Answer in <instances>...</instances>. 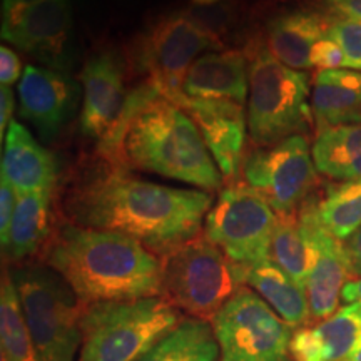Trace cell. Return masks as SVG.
I'll return each mask as SVG.
<instances>
[{"instance_id":"44dd1931","label":"cell","mask_w":361,"mask_h":361,"mask_svg":"<svg viewBox=\"0 0 361 361\" xmlns=\"http://www.w3.org/2000/svg\"><path fill=\"white\" fill-rule=\"evenodd\" d=\"M56 228L52 192L19 194L7 245L2 247L4 261L13 266L32 263L42 256Z\"/></svg>"},{"instance_id":"f546056e","label":"cell","mask_w":361,"mask_h":361,"mask_svg":"<svg viewBox=\"0 0 361 361\" xmlns=\"http://www.w3.org/2000/svg\"><path fill=\"white\" fill-rule=\"evenodd\" d=\"M324 13L328 16L326 35L340 45L345 54L346 69L361 71V22L328 12Z\"/></svg>"},{"instance_id":"484cf974","label":"cell","mask_w":361,"mask_h":361,"mask_svg":"<svg viewBox=\"0 0 361 361\" xmlns=\"http://www.w3.org/2000/svg\"><path fill=\"white\" fill-rule=\"evenodd\" d=\"M0 360L42 361L27 329L8 268L4 269L0 288Z\"/></svg>"},{"instance_id":"2e32d148","label":"cell","mask_w":361,"mask_h":361,"mask_svg":"<svg viewBox=\"0 0 361 361\" xmlns=\"http://www.w3.org/2000/svg\"><path fill=\"white\" fill-rule=\"evenodd\" d=\"M20 116L45 139L67 124L78 106V85L52 69L27 66L19 82Z\"/></svg>"},{"instance_id":"5bb4252c","label":"cell","mask_w":361,"mask_h":361,"mask_svg":"<svg viewBox=\"0 0 361 361\" xmlns=\"http://www.w3.org/2000/svg\"><path fill=\"white\" fill-rule=\"evenodd\" d=\"M171 102L186 111L197 126L223 178L228 180L236 178L246 154L247 117L243 104L194 99L184 94Z\"/></svg>"},{"instance_id":"e575fe53","label":"cell","mask_w":361,"mask_h":361,"mask_svg":"<svg viewBox=\"0 0 361 361\" xmlns=\"http://www.w3.org/2000/svg\"><path fill=\"white\" fill-rule=\"evenodd\" d=\"M346 259H348L351 279L361 278V228L355 234L343 241Z\"/></svg>"},{"instance_id":"30bf717a","label":"cell","mask_w":361,"mask_h":361,"mask_svg":"<svg viewBox=\"0 0 361 361\" xmlns=\"http://www.w3.org/2000/svg\"><path fill=\"white\" fill-rule=\"evenodd\" d=\"M278 214L246 184L221 189L204 221V236L231 263L250 269L271 258Z\"/></svg>"},{"instance_id":"1f68e13d","label":"cell","mask_w":361,"mask_h":361,"mask_svg":"<svg viewBox=\"0 0 361 361\" xmlns=\"http://www.w3.org/2000/svg\"><path fill=\"white\" fill-rule=\"evenodd\" d=\"M17 197H19V192L16 191V188L6 178L0 179V243H2V247L7 245Z\"/></svg>"},{"instance_id":"7a4b0ae2","label":"cell","mask_w":361,"mask_h":361,"mask_svg":"<svg viewBox=\"0 0 361 361\" xmlns=\"http://www.w3.org/2000/svg\"><path fill=\"white\" fill-rule=\"evenodd\" d=\"M97 156L206 192L223 188V174L194 121L144 79L129 90L119 119L99 141Z\"/></svg>"},{"instance_id":"ffe728a7","label":"cell","mask_w":361,"mask_h":361,"mask_svg":"<svg viewBox=\"0 0 361 361\" xmlns=\"http://www.w3.org/2000/svg\"><path fill=\"white\" fill-rule=\"evenodd\" d=\"M361 340V306L345 305L313 326L296 329L291 340L295 361H346Z\"/></svg>"},{"instance_id":"6da1fadb","label":"cell","mask_w":361,"mask_h":361,"mask_svg":"<svg viewBox=\"0 0 361 361\" xmlns=\"http://www.w3.org/2000/svg\"><path fill=\"white\" fill-rule=\"evenodd\" d=\"M97 157L67 184L61 204L64 221L123 233L161 259L200 236L214 204L211 192L151 183Z\"/></svg>"},{"instance_id":"9c48e42d","label":"cell","mask_w":361,"mask_h":361,"mask_svg":"<svg viewBox=\"0 0 361 361\" xmlns=\"http://www.w3.org/2000/svg\"><path fill=\"white\" fill-rule=\"evenodd\" d=\"M219 361H295L288 326L251 288L243 286L211 319Z\"/></svg>"},{"instance_id":"ba28073f","label":"cell","mask_w":361,"mask_h":361,"mask_svg":"<svg viewBox=\"0 0 361 361\" xmlns=\"http://www.w3.org/2000/svg\"><path fill=\"white\" fill-rule=\"evenodd\" d=\"M224 42L197 25L184 11L156 19L137 39L133 64L169 101L183 94L189 67L202 54L223 51Z\"/></svg>"},{"instance_id":"9a60e30c","label":"cell","mask_w":361,"mask_h":361,"mask_svg":"<svg viewBox=\"0 0 361 361\" xmlns=\"http://www.w3.org/2000/svg\"><path fill=\"white\" fill-rule=\"evenodd\" d=\"M80 80L84 89L80 130L101 141L119 119L128 99L126 66L112 49H99L84 62Z\"/></svg>"},{"instance_id":"ac0fdd59","label":"cell","mask_w":361,"mask_h":361,"mask_svg":"<svg viewBox=\"0 0 361 361\" xmlns=\"http://www.w3.org/2000/svg\"><path fill=\"white\" fill-rule=\"evenodd\" d=\"M250 92V62L239 49L202 54L189 67L183 94L194 99H219L245 104Z\"/></svg>"},{"instance_id":"4dcf8cb0","label":"cell","mask_w":361,"mask_h":361,"mask_svg":"<svg viewBox=\"0 0 361 361\" xmlns=\"http://www.w3.org/2000/svg\"><path fill=\"white\" fill-rule=\"evenodd\" d=\"M313 69L328 71V69H346L345 54L340 45L333 42L331 39L324 37L322 42L316 45L313 54Z\"/></svg>"},{"instance_id":"4316f807","label":"cell","mask_w":361,"mask_h":361,"mask_svg":"<svg viewBox=\"0 0 361 361\" xmlns=\"http://www.w3.org/2000/svg\"><path fill=\"white\" fill-rule=\"evenodd\" d=\"M271 259L306 290L313 261V247L300 214L278 216L271 241Z\"/></svg>"},{"instance_id":"836d02e7","label":"cell","mask_w":361,"mask_h":361,"mask_svg":"<svg viewBox=\"0 0 361 361\" xmlns=\"http://www.w3.org/2000/svg\"><path fill=\"white\" fill-rule=\"evenodd\" d=\"M319 8L333 16L348 17L361 22V0H322Z\"/></svg>"},{"instance_id":"83f0119b","label":"cell","mask_w":361,"mask_h":361,"mask_svg":"<svg viewBox=\"0 0 361 361\" xmlns=\"http://www.w3.org/2000/svg\"><path fill=\"white\" fill-rule=\"evenodd\" d=\"M319 223L340 241H346L361 228V179L333 184L314 201Z\"/></svg>"},{"instance_id":"8d00e7d4","label":"cell","mask_w":361,"mask_h":361,"mask_svg":"<svg viewBox=\"0 0 361 361\" xmlns=\"http://www.w3.org/2000/svg\"><path fill=\"white\" fill-rule=\"evenodd\" d=\"M341 301H345L346 305L361 306V278L350 279V281L345 284L341 293Z\"/></svg>"},{"instance_id":"3957f363","label":"cell","mask_w":361,"mask_h":361,"mask_svg":"<svg viewBox=\"0 0 361 361\" xmlns=\"http://www.w3.org/2000/svg\"><path fill=\"white\" fill-rule=\"evenodd\" d=\"M40 261L57 271L84 306L161 296L162 259L137 239L57 224Z\"/></svg>"},{"instance_id":"74e56055","label":"cell","mask_w":361,"mask_h":361,"mask_svg":"<svg viewBox=\"0 0 361 361\" xmlns=\"http://www.w3.org/2000/svg\"><path fill=\"white\" fill-rule=\"evenodd\" d=\"M346 361H361V340L358 343V346L353 350V353H351Z\"/></svg>"},{"instance_id":"52a82bcc","label":"cell","mask_w":361,"mask_h":361,"mask_svg":"<svg viewBox=\"0 0 361 361\" xmlns=\"http://www.w3.org/2000/svg\"><path fill=\"white\" fill-rule=\"evenodd\" d=\"M246 269L200 234L162 258V293L183 316L209 322L241 290Z\"/></svg>"},{"instance_id":"7c38bea8","label":"cell","mask_w":361,"mask_h":361,"mask_svg":"<svg viewBox=\"0 0 361 361\" xmlns=\"http://www.w3.org/2000/svg\"><path fill=\"white\" fill-rule=\"evenodd\" d=\"M72 25L71 0H4L2 39L42 61L66 51Z\"/></svg>"},{"instance_id":"603a6c76","label":"cell","mask_w":361,"mask_h":361,"mask_svg":"<svg viewBox=\"0 0 361 361\" xmlns=\"http://www.w3.org/2000/svg\"><path fill=\"white\" fill-rule=\"evenodd\" d=\"M245 284L258 293L295 331L308 326L313 319L305 288L284 273L271 258L246 269Z\"/></svg>"},{"instance_id":"d6a6232c","label":"cell","mask_w":361,"mask_h":361,"mask_svg":"<svg viewBox=\"0 0 361 361\" xmlns=\"http://www.w3.org/2000/svg\"><path fill=\"white\" fill-rule=\"evenodd\" d=\"M20 59L7 45L0 47V82L2 87H11L20 78Z\"/></svg>"},{"instance_id":"f1b7e54d","label":"cell","mask_w":361,"mask_h":361,"mask_svg":"<svg viewBox=\"0 0 361 361\" xmlns=\"http://www.w3.org/2000/svg\"><path fill=\"white\" fill-rule=\"evenodd\" d=\"M245 12L239 0H191L184 8L188 17L221 42L243 24Z\"/></svg>"},{"instance_id":"8fae6325","label":"cell","mask_w":361,"mask_h":361,"mask_svg":"<svg viewBox=\"0 0 361 361\" xmlns=\"http://www.w3.org/2000/svg\"><path fill=\"white\" fill-rule=\"evenodd\" d=\"M241 176L246 186L258 192L279 218L296 214L316 184L308 139L296 134L273 146H251L243 159Z\"/></svg>"},{"instance_id":"d4e9b609","label":"cell","mask_w":361,"mask_h":361,"mask_svg":"<svg viewBox=\"0 0 361 361\" xmlns=\"http://www.w3.org/2000/svg\"><path fill=\"white\" fill-rule=\"evenodd\" d=\"M219 346L209 322L184 316L173 331L137 361H219Z\"/></svg>"},{"instance_id":"5b68a950","label":"cell","mask_w":361,"mask_h":361,"mask_svg":"<svg viewBox=\"0 0 361 361\" xmlns=\"http://www.w3.org/2000/svg\"><path fill=\"white\" fill-rule=\"evenodd\" d=\"M27 329L42 361H78L85 306L71 284L42 261L8 268Z\"/></svg>"},{"instance_id":"7402d4cb","label":"cell","mask_w":361,"mask_h":361,"mask_svg":"<svg viewBox=\"0 0 361 361\" xmlns=\"http://www.w3.org/2000/svg\"><path fill=\"white\" fill-rule=\"evenodd\" d=\"M311 112L316 129L361 123V71L328 69L316 72Z\"/></svg>"},{"instance_id":"d6986e66","label":"cell","mask_w":361,"mask_h":361,"mask_svg":"<svg viewBox=\"0 0 361 361\" xmlns=\"http://www.w3.org/2000/svg\"><path fill=\"white\" fill-rule=\"evenodd\" d=\"M2 178L19 194L54 192L57 183L56 157L17 121L8 126L4 141Z\"/></svg>"},{"instance_id":"e0dca14e","label":"cell","mask_w":361,"mask_h":361,"mask_svg":"<svg viewBox=\"0 0 361 361\" xmlns=\"http://www.w3.org/2000/svg\"><path fill=\"white\" fill-rule=\"evenodd\" d=\"M328 16L323 11L296 8L266 22L261 40L273 57L296 71L313 69L316 45L326 37Z\"/></svg>"},{"instance_id":"4fadbf2b","label":"cell","mask_w":361,"mask_h":361,"mask_svg":"<svg viewBox=\"0 0 361 361\" xmlns=\"http://www.w3.org/2000/svg\"><path fill=\"white\" fill-rule=\"evenodd\" d=\"M308 233L313 261L306 281L310 310L313 319H326L340 308L341 293L348 283L350 268L346 259L345 247L340 239H336L324 226L319 223L316 214L314 200L305 202L298 211Z\"/></svg>"},{"instance_id":"cb8c5ba5","label":"cell","mask_w":361,"mask_h":361,"mask_svg":"<svg viewBox=\"0 0 361 361\" xmlns=\"http://www.w3.org/2000/svg\"><path fill=\"white\" fill-rule=\"evenodd\" d=\"M311 152L318 173L345 183L361 179V123L319 130Z\"/></svg>"},{"instance_id":"d590c367","label":"cell","mask_w":361,"mask_h":361,"mask_svg":"<svg viewBox=\"0 0 361 361\" xmlns=\"http://www.w3.org/2000/svg\"><path fill=\"white\" fill-rule=\"evenodd\" d=\"M13 106H16V99H13L12 89H0V139H2V142L6 141V130L12 123Z\"/></svg>"},{"instance_id":"8992f818","label":"cell","mask_w":361,"mask_h":361,"mask_svg":"<svg viewBox=\"0 0 361 361\" xmlns=\"http://www.w3.org/2000/svg\"><path fill=\"white\" fill-rule=\"evenodd\" d=\"M183 318L162 296L85 306L78 361H137Z\"/></svg>"},{"instance_id":"277c9868","label":"cell","mask_w":361,"mask_h":361,"mask_svg":"<svg viewBox=\"0 0 361 361\" xmlns=\"http://www.w3.org/2000/svg\"><path fill=\"white\" fill-rule=\"evenodd\" d=\"M250 92H247V133L251 146L266 147L305 133L311 121L310 78L273 57L261 35L247 42Z\"/></svg>"}]
</instances>
